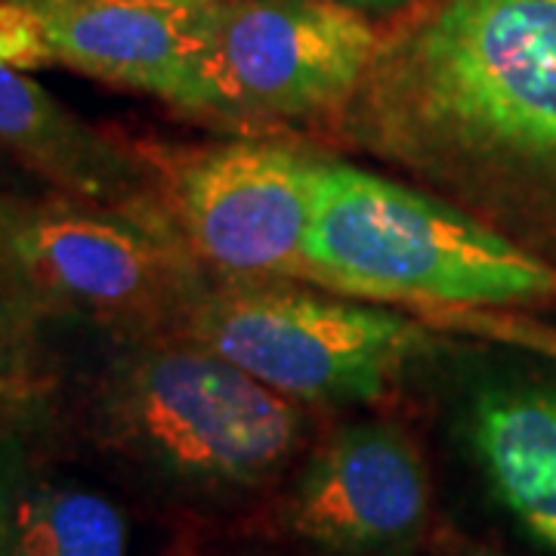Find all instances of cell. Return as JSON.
Masks as SVG:
<instances>
[{
    "mask_svg": "<svg viewBox=\"0 0 556 556\" xmlns=\"http://www.w3.org/2000/svg\"><path fill=\"white\" fill-rule=\"evenodd\" d=\"M343 124L448 199L556 192V0H445L380 43Z\"/></svg>",
    "mask_w": 556,
    "mask_h": 556,
    "instance_id": "cell-1",
    "label": "cell"
},
{
    "mask_svg": "<svg viewBox=\"0 0 556 556\" xmlns=\"http://www.w3.org/2000/svg\"><path fill=\"white\" fill-rule=\"evenodd\" d=\"M105 455L189 501H241L291 470L306 442L300 402L179 331L127 338L87 405Z\"/></svg>",
    "mask_w": 556,
    "mask_h": 556,
    "instance_id": "cell-2",
    "label": "cell"
},
{
    "mask_svg": "<svg viewBox=\"0 0 556 556\" xmlns=\"http://www.w3.org/2000/svg\"><path fill=\"white\" fill-rule=\"evenodd\" d=\"M303 278L368 300H556V266L464 207L340 161L313 164Z\"/></svg>",
    "mask_w": 556,
    "mask_h": 556,
    "instance_id": "cell-3",
    "label": "cell"
},
{
    "mask_svg": "<svg viewBox=\"0 0 556 556\" xmlns=\"http://www.w3.org/2000/svg\"><path fill=\"white\" fill-rule=\"evenodd\" d=\"M3 266L25 313H68L124 338L179 331L211 288L164 207L68 199L43 207L0 204Z\"/></svg>",
    "mask_w": 556,
    "mask_h": 556,
    "instance_id": "cell-4",
    "label": "cell"
},
{
    "mask_svg": "<svg viewBox=\"0 0 556 556\" xmlns=\"http://www.w3.org/2000/svg\"><path fill=\"white\" fill-rule=\"evenodd\" d=\"M179 334L303 405L380 399L433 350V334L393 309L232 278L201 294Z\"/></svg>",
    "mask_w": 556,
    "mask_h": 556,
    "instance_id": "cell-5",
    "label": "cell"
},
{
    "mask_svg": "<svg viewBox=\"0 0 556 556\" xmlns=\"http://www.w3.org/2000/svg\"><path fill=\"white\" fill-rule=\"evenodd\" d=\"M378 47L346 3L207 0L204 115L309 121L346 109Z\"/></svg>",
    "mask_w": 556,
    "mask_h": 556,
    "instance_id": "cell-6",
    "label": "cell"
},
{
    "mask_svg": "<svg viewBox=\"0 0 556 556\" xmlns=\"http://www.w3.org/2000/svg\"><path fill=\"white\" fill-rule=\"evenodd\" d=\"M313 164L260 139L204 146L161 170V207L192 257L219 278H303Z\"/></svg>",
    "mask_w": 556,
    "mask_h": 556,
    "instance_id": "cell-7",
    "label": "cell"
},
{
    "mask_svg": "<svg viewBox=\"0 0 556 556\" xmlns=\"http://www.w3.org/2000/svg\"><path fill=\"white\" fill-rule=\"evenodd\" d=\"M433 485L417 442L390 420L343 424L300 464L285 529L328 556H402L430 526Z\"/></svg>",
    "mask_w": 556,
    "mask_h": 556,
    "instance_id": "cell-8",
    "label": "cell"
},
{
    "mask_svg": "<svg viewBox=\"0 0 556 556\" xmlns=\"http://www.w3.org/2000/svg\"><path fill=\"white\" fill-rule=\"evenodd\" d=\"M31 10L62 65L207 112V0H38Z\"/></svg>",
    "mask_w": 556,
    "mask_h": 556,
    "instance_id": "cell-9",
    "label": "cell"
},
{
    "mask_svg": "<svg viewBox=\"0 0 556 556\" xmlns=\"http://www.w3.org/2000/svg\"><path fill=\"white\" fill-rule=\"evenodd\" d=\"M0 149L35 170L68 199L112 207H161L146 201L130 155L84 127L25 72L0 62Z\"/></svg>",
    "mask_w": 556,
    "mask_h": 556,
    "instance_id": "cell-10",
    "label": "cell"
},
{
    "mask_svg": "<svg viewBox=\"0 0 556 556\" xmlns=\"http://www.w3.org/2000/svg\"><path fill=\"white\" fill-rule=\"evenodd\" d=\"M470 439L497 501L529 535L556 551V383L482 390Z\"/></svg>",
    "mask_w": 556,
    "mask_h": 556,
    "instance_id": "cell-11",
    "label": "cell"
},
{
    "mask_svg": "<svg viewBox=\"0 0 556 556\" xmlns=\"http://www.w3.org/2000/svg\"><path fill=\"white\" fill-rule=\"evenodd\" d=\"M127 541L112 497L0 457V556H127Z\"/></svg>",
    "mask_w": 556,
    "mask_h": 556,
    "instance_id": "cell-12",
    "label": "cell"
},
{
    "mask_svg": "<svg viewBox=\"0 0 556 556\" xmlns=\"http://www.w3.org/2000/svg\"><path fill=\"white\" fill-rule=\"evenodd\" d=\"M0 62L20 72L56 62L43 22L31 7L20 0H0Z\"/></svg>",
    "mask_w": 556,
    "mask_h": 556,
    "instance_id": "cell-13",
    "label": "cell"
},
{
    "mask_svg": "<svg viewBox=\"0 0 556 556\" xmlns=\"http://www.w3.org/2000/svg\"><path fill=\"white\" fill-rule=\"evenodd\" d=\"M16 318H25V309L13 294V285L7 278V266H3V239H0V353L7 346L10 328L16 325ZM25 393V380L13 371L10 358H0V399H16Z\"/></svg>",
    "mask_w": 556,
    "mask_h": 556,
    "instance_id": "cell-14",
    "label": "cell"
},
{
    "mask_svg": "<svg viewBox=\"0 0 556 556\" xmlns=\"http://www.w3.org/2000/svg\"><path fill=\"white\" fill-rule=\"evenodd\" d=\"M353 10H393V7H402L405 0H340Z\"/></svg>",
    "mask_w": 556,
    "mask_h": 556,
    "instance_id": "cell-15",
    "label": "cell"
},
{
    "mask_svg": "<svg viewBox=\"0 0 556 556\" xmlns=\"http://www.w3.org/2000/svg\"><path fill=\"white\" fill-rule=\"evenodd\" d=\"M467 556H504V554H492V551H473V554Z\"/></svg>",
    "mask_w": 556,
    "mask_h": 556,
    "instance_id": "cell-16",
    "label": "cell"
},
{
    "mask_svg": "<svg viewBox=\"0 0 556 556\" xmlns=\"http://www.w3.org/2000/svg\"><path fill=\"white\" fill-rule=\"evenodd\" d=\"M20 3H25V7H31V3H38V0H20Z\"/></svg>",
    "mask_w": 556,
    "mask_h": 556,
    "instance_id": "cell-17",
    "label": "cell"
}]
</instances>
